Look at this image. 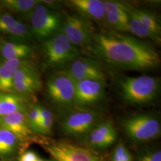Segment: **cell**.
Wrapping results in <instances>:
<instances>
[{
  "mask_svg": "<svg viewBox=\"0 0 161 161\" xmlns=\"http://www.w3.org/2000/svg\"><path fill=\"white\" fill-rule=\"evenodd\" d=\"M82 53L116 69L146 71L161 64L159 53L149 42L106 28L94 30L90 43Z\"/></svg>",
  "mask_w": 161,
  "mask_h": 161,
  "instance_id": "6da1fadb",
  "label": "cell"
},
{
  "mask_svg": "<svg viewBox=\"0 0 161 161\" xmlns=\"http://www.w3.org/2000/svg\"><path fill=\"white\" fill-rule=\"evenodd\" d=\"M56 161H101L89 150L66 142H57L48 147Z\"/></svg>",
  "mask_w": 161,
  "mask_h": 161,
  "instance_id": "7c38bea8",
  "label": "cell"
},
{
  "mask_svg": "<svg viewBox=\"0 0 161 161\" xmlns=\"http://www.w3.org/2000/svg\"><path fill=\"white\" fill-rule=\"evenodd\" d=\"M100 119L99 114L89 108H76L67 110L62 122V128L68 135L78 136L88 134Z\"/></svg>",
  "mask_w": 161,
  "mask_h": 161,
  "instance_id": "52a82bcc",
  "label": "cell"
},
{
  "mask_svg": "<svg viewBox=\"0 0 161 161\" xmlns=\"http://www.w3.org/2000/svg\"><path fill=\"white\" fill-rule=\"evenodd\" d=\"M64 69L75 82L86 80H106L102 64L88 56H80L76 58Z\"/></svg>",
  "mask_w": 161,
  "mask_h": 161,
  "instance_id": "8fae6325",
  "label": "cell"
},
{
  "mask_svg": "<svg viewBox=\"0 0 161 161\" xmlns=\"http://www.w3.org/2000/svg\"><path fill=\"white\" fill-rule=\"evenodd\" d=\"M60 31L72 44L82 50L90 43L94 29L90 20L73 13L64 16Z\"/></svg>",
  "mask_w": 161,
  "mask_h": 161,
  "instance_id": "ba28073f",
  "label": "cell"
},
{
  "mask_svg": "<svg viewBox=\"0 0 161 161\" xmlns=\"http://www.w3.org/2000/svg\"><path fill=\"white\" fill-rule=\"evenodd\" d=\"M82 17L91 22L94 21L102 28H109L106 21L103 1L101 0H69L64 3Z\"/></svg>",
  "mask_w": 161,
  "mask_h": 161,
  "instance_id": "4fadbf2b",
  "label": "cell"
},
{
  "mask_svg": "<svg viewBox=\"0 0 161 161\" xmlns=\"http://www.w3.org/2000/svg\"><path fill=\"white\" fill-rule=\"evenodd\" d=\"M126 6L128 14L129 32L140 39L151 40L158 44H160L161 38L157 36L153 32L145 26L134 12L132 6L126 3Z\"/></svg>",
  "mask_w": 161,
  "mask_h": 161,
  "instance_id": "44dd1931",
  "label": "cell"
},
{
  "mask_svg": "<svg viewBox=\"0 0 161 161\" xmlns=\"http://www.w3.org/2000/svg\"><path fill=\"white\" fill-rule=\"evenodd\" d=\"M28 59H12L0 64V92H13V79L17 69Z\"/></svg>",
  "mask_w": 161,
  "mask_h": 161,
  "instance_id": "ac0fdd59",
  "label": "cell"
},
{
  "mask_svg": "<svg viewBox=\"0 0 161 161\" xmlns=\"http://www.w3.org/2000/svg\"><path fill=\"white\" fill-rule=\"evenodd\" d=\"M27 98L14 92H0V117L24 112L28 103Z\"/></svg>",
  "mask_w": 161,
  "mask_h": 161,
  "instance_id": "d6986e66",
  "label": "cell"
},
{
  "mask_svg": "<svg viewBox=\"0 0 161 161\" xmlns=\"http://www.w3.org/2000/svg\"><path fill=\"white\" fill-rule=\"evenodd\" d=\"M0 7H1V5H0Z\"/></svg>",
  "mask_w": 161,
  "mask_h": 161,
  "instance_id": "1f68e13d",
  "label": "cell"
},
{
  "mask_svg": "<svg viewBox=\"0 0 161 161\" xmlns=\"http://www.w3.org/2000/svg\"><path fill=\"white\" fill-rule=\"evenodd\" d=\"M124 144L119 143L115 148L112 155V161H123L122 156L127 150Z\"/></svg>",
  "mask_w": 161,
  "mask_h": 161,
  "instance_id": "83f0119b",
  "label": "cell"
},
{
  "mask_svg": "<svg viewBox=\"0 0 161 161\" xmlns=\"http://www.w3.org/2000/svg\"><path fill=\"white\" fill-rule=\"evenodd\" d=\"M121 125L128 136L135 142H144L159 137L161 123L154 115L142 114L124 119Z\"/></svg>",
  "mask_w": 161,
  "mask_h": 161,
  "instance_id": "8992f818",
  "label": "cell"
},
{
  "mask_svg": "<svg viewBox=\"0 0 161 161\" xmlns=\"http://www.w3.org/2000/svg\"><path fill=\"white\" fill-rule=\"evenodd\" d=\"M38 158L36 153L32 151H28L20 156L19 161H36Z\"/></svg>",
  "mask_w": 161,
  "mask_h": 161,
  "instance_id": "f546056e",
  "label": "cell"
},
{
  "mask_svg": "<svg viewBox=\"0 0 161 161\" xmlns=\"http://www.w3.org/2000/svg\"><path fill=\"white\" fill-rule=\"evenodd\" d=\"M88 134L89 144L97 148L108 147L117 139V131L111 121L98 124Z\"/></svg>",
  "mask_w": 161,
  "mask_h": 161,
  "instance_id": "2e32d148",
  "label": "cell"
},
{
  "mask_svg": "<svg viewBox=\"0 0 161 161\" xmlns=\"http://www.w3.org/2000/svg\"><path fill=\"white\" fill-rule=\"evenodd\" d=\"M53 125V116L52 112L45 107L41 106L40 120L37 132L48 134L52 131Z\"/></svg>",
  "mask_w": 161,
  "mask_h": 161,
  "instance_id": "d4e9b609",
  "label": "cell"
},
{
  "mask_svg": "<svg viewBox=\"0 0 161 161\" xmlns=\"http://www.w3.org/2000/svg\"><path fill=\"white\" fill-rule=\"evenodd\" d=\"M41 53L44 64L53 69H64L75 58L81 56V49L74 46L60 30L42 42Z\"/></svg>",
  "mask_w": 161,
  "mask_h": 161,
  "instance_id": "3957f363",
  "label": "cell"
},
{
  "mask_svg": "<svg viewBox=\"0 0 161 161\" xmlns=\"http://www.w3.org/2000/svg\"><path fill=\"white\" fill-rule=\"evenodd\" d=\"M132 9L137 16L145 26L161 38V21L159 17L153 12L132 6Z\"/></svg>",
  "mask_w": 161,
  "mask_h": 161,
  "instance_id": "603a6c76",
  "label": "cell"
},
{
  "mask_svg": "<svg viewBox=\"0 0 161 161\" xmlns=\"http://www.w3.org/2000/svg\"><path fill=\"white\" fill-rule=\"evenodd\" d=\"M46 94L52 103L67 109L74 106L75 81L64 69L56 70L47 77Z\"/></svg>",
  "mask_w": 161,
  "mask_h": 161,
  "instance_id": "277c9868",
  "label": "cell"
},
{
  "mask_svg": "<svg viewBox=\"0 0 161 161\" xmlns=\"http://www.w3.org/2000/svg\"><path fill=\"white\" fill-rule=\"evenodd\" d=\"M34 50L32 47L22 42L3 41L0 44V53L4 61L28 59L33 54Z\"/></svg>",
  "mask_w": 161,
  "mask_h": 161,
  "instance_id": "ffe728a7",
  "label": "cell"
},
{
  "mask_svg": "<svg viewBox=\"0 0 161 161\" xmlns=\"http://www.w3.org/2000/svg\"><path fill=\"white\" fill-rule=\"evenodd\" d=\"M42 88V81L34 63L28 61L17 69L13 79V92L28 97Z\"/></svg>",
  "mask_w": 161,
  "mask_h": 161,
  "instance_id": "9c48e42d",
  "label": "cell"
},
{
  "mask_svg": "<svg viewBox=\"0 0 161 161\" xmlns=\"http://www.w3.org/2000/svg\"><path fill=\"white\" fill-rule=\"evenodd\" d=\"M31 34L42 42L58 33L61 29L64 16L40 3L29 16Z\"/></svg>",
  "mask_w": 161,
  "mask_h": 161,
  "instance_id": "5b68a950",
  "label": "cell"
},
{
  "mask_svg": "<svg viewBox=\"0 0 161 161\" xmlns=\"http://www.w3.org/2000/svg\"><path fill=\"white\" fill-rule=\"evenodd\" d=\"M139 161H161V152L158 150L143 156Z\"/></svg>",
  "mask_w": 161,
  "mask_h": 161,
  "instance_id": "f1b7e54d",
  "label": "cell"
},
{
  "mask_svg": "<svg viewBox=\"0 0 161 161\" xmlns=\"http://www.w3.org/2000/svg\"><path fill=\"white\" fill-rule=\"evenodd\" d=\"M0 32L8 35L14 42L28 40L31 32L28 27L10 13H0Z\"/></svg>",
  "mask_w": 161,
  "mask_h": 161,
  "instance_id": "9a60e30c",
  "label": "cell"
},
{
  "mask_svg": "<svg viewBox=\"0 0 161 161\" xmlns=\"http://www.w3.org/2000/svg\"><path fill=\"white\" fill-rule=\"evenodd\" d=\"M40 105L32 106L29 110L28 114L26 115L29 127L32 131L37 132L40 120Z\"/></svg>",
  "mask_w": 161,
  "mask_h": 161,
  "instance_id": "484cf974",
  "label": "cell"
},
{
  "mask_svg": "<svg viewBox=\"0 0 161 161\" xmlns=\"http://www.w3.org/2000/svg\"><path fill=\"white\" fill-rule=\"evenodd\" d=\"M0 125L2 128L12 132L18 139H24L30 136V128L26 115L24 112H17L0 117Z\"/></svg>",
  "mask_w": 161,
  "mask_h": 161,
  "instance_id": "e0dca14e",
  "label": "cell"
},
{
  "mask_svg": "<svg viewBox=\"0 0 161 161\" xmlns=\"http://www.w3.org/2000/svg\"><path fill=\"white\" fill-rule=\"evenodd\" d=\"M106 21L109 28L122 33L129 32L126 3L116 1H103Z\"/></svg>",
  "mask_w": 161,
  "mask_h": 161,
  "instance_id": "5bb4252c",
  "label": "cell"
},
{
  "mask_svg": "<svg viewBox=\"0 0 161 161\" xmlns=\"http://www.w3.org/2000/svg\"><path fill=\"white\" fill-rule=\"evenodd\" d=\"M41 4L47 6L52 10L59 12L60 10L64 7V2L59 1H51V0H42L40 1Z\"/></svg>",
  "mask_w": 161,
  "mask_h": 161,
  "instance_id": "4316f807",
  "label": "cell"
},
{
  "mask_svg": "<svg viewBox=\"0 0 161 161\" xmlns=\"http://www.w3.org/2000/svg\"><path fill=\"white\" fill-rule=\"evenodd\" d=\"M106 80H86L75 82L74 106L87 107L102 101L105 96Z\"/></svg>",
  "mask_w": 161,
  "mask_h": 161,
  "instance_id": "30bf717a",
  "label": "cell"
},
{
  "mask_svg": "<svg viewBox=\"0 0 161 161\" xmlns=\"http://www.w3.org/2000/svg\"><path fill=\"white\" fill-rule=\"evenodd\" d=\"M18 138L4 128L0 129V157L10 155L15 151Z\"/></svg>",
  "mask_w": 161,
  "mask_h": 161,
  "instance_id": "cb8c5ba5",
  "label": "cell"
},
{
  "mask_svg": "<svg viewBox=\"0 0 161 161\" xmlns=\"http://www.w3.org/2000/svg\"><path fill=\"white\" fill-rule=\"evenodd\" d=\"M118 92L127 103L144 105L154 101L161 88L159 78L142 75L138 76H123L117 82Z\"/></svg>",
  "mask_w": 161,
  "mask_h": 161,
  "instance_id": "7a4b0ae2",
  "label": "cell"
},
{
  "mask_svg": "<svg viewBox=\"0 0 161 161\" xmlns=\"http://www.w3.org/2000/svg\"><path fill=\"white\" fill-rule=\"evenodd\" d=\"M39 3L38 0H3L0 1V5L9 12L29 17Z\"/></svg>",
  "mask_w": 161,
  "mask_h": 161,
  "instance_id": "7402d4cb",
  "label": "cell"
},
{
  "mask_svg": "<svg viewBox=\"0 0 161 161\" xmlns=\"http://www.w3.org/2000/svg\"><path fill=\"white\" fill-rule=\"evenodd\" d=\"M43 161V160H42V159H38V160H37V161Z\"/></svg>",
  "mask_w": 161,
  "mask_h": 161,
  "instance_id": "4dcf8cb0",
  "label": "cell"
}]
</instances>
